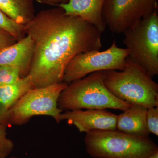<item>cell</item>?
<instances>
[{
    "label": "cell",
    "instance_id": "cell-13",
    "mask_svg": "<svg viewBox=\"0 0 158 158\" xmlns=\"http://www.w3.org/2000/svg\"><path fill=\"white\" fill-rule=\"evenodd\" d=\"M34 0H0V10L15 22L25 26L35 16Z\"/></svg>",
    "mask_w": 158,
    "mask_h": 158
},
{
    "label": "cell",
    "instance_id": "cell-17",
    "mask_svg": "<svg viewBox=\"0 0 158 158\" xmlns=\"http://www.w3.org/2000/svg\"><path fill=\"white\" fill-rule=\"evenodd\" d=\"M8 126L0 124V158H7L13 150L14 144L7 137Z\"/></svg>",
    "mask_w": 158,
    "mask_h": 158
},
{
    "label": "cell",
    "instance_id": "cell-9",
    "mask_svg": "<svg viewBox=\"0 0 158 158\" xmlns=\"http://www.w3.org/2000/svg\"><path fill=\"white\" fill-rule=\"evenodd\" d=\"M117 115L106 110H66L60 115V121L74 125L81 133L93 130H116Z\"/></svg>",
    "mask_w": 158,
    "mask_h": 158
},
{
    "label": "cell",
    "instance_id": "cell-12",
    "mask_svg": "<svg viewBox=\"0 0 158 158\" xmlns=\"http://www.w3.org/2000/svg\"><path fill=\"white\" fill-rule=\"evenodd\" d=\"M147 109L141 105H131L117 115L116 129L132 135L148 137L150 133L146 122Z\"/></svg>",
    "mask_w": 158,
    "mask_h": 158
},
{
    "label": "cell",
    "instance_id": "cell-8",
    "mask_svg": "<svg viewBox=\"0 0 158 158\" xmlns=\"http://www.w3.org/2000/svg\"><path fill=\"white\" fill-rule=\"evenodd\" d=\"M158 9V0H105L102 17L110 31L121 34Z\"/></svg>",
    "mask_w": 158,
    "mask_h": 158
},
{
    "label": "cell",
    "instance_id": "cell-2",
    "mask_svg": "<svg viewBox=\"0 0 158 158\" xmlns=\"http://www.w3.org/2000/svg\"><path fill=\"white\" fill-rule=\"evenodd\" d=\"M104 83L116 97L131 105L158 107V85L128 58L123 70L103 71Z\"/></svg>",
    "mask_w": 158,
    "mask_h": 158
},
{
    "label": "cell",
    "instance_id": "cell-1",
    "mask_svg": "<svg viewBox=\"0 0 158 158\" xmlns=\"http://www.w3.org/2000/svg\"><path fill=\"white\" fill-rule=\"evenodd\" d=\"M57 7L40 11L25 26L34 43L28 74L34 88L63 82L66 66L74 57L102 47V34L97 29Z\"/></svg>",
    "mask_w": 158,
    "mask_h": 158
},
{
    "label": "cell",
    "instance_id": "cell-23",
    "mask_svg": "<svg viewBox=\"0 0 158 158\" xmlns=\"http://www.w3.org/2000/svg\"><path fill=\"white\" fill-rule=\"evenodd\" d=\"M20 158L19 157H9V158Z\"/></svg>",
    "mask_w": 158,
    "mask_h": 158
},
{
    "label": "cell",
    "instance_id": "cell-5",
    "mask_svg": "<svg viewBox=\"0 0 158 158\" xmlns=\"http://www.w3.org/2000/svg\"><path fill=\"white\" fill-rule=\"evenodd\" d=\"M128 58L152 77L158 75L157 10L143 18L123 32Z\"/></svg>",
    "mask_w": 158,
    "mask_h": 158
},
{
    "label": "cell",
    "instance_id": "cell-20",
    "mask_svg": "<svg viewBox=\"0 0 158 158\" xmlns=\"http://www.w3.org/2000/svg\"><path fill=\"white\" fill-rule=\"evenodd\" d=\"M11 116L10 110L3 107L0 104V124L9 126L10 124Z\"/></svg>",
    "mask_w": 158,
    "mask_h": 158
},
{
    "label": "cell",
    "instance_id": "cell-10",
    "mask_svg": "<svg viewBox=\"0 0 158 158\" xmlns=\"http://www.w3.org/2000/svg\"><path fill=\"white\" fill-rule=\"evenodd\" d=\"M34 51V40L27 35L14 44L0 49V65L14 67L23 77L28 75Z\"/></svg>",
    "mask_w": 158,
    "mask_h": 158
},
{
    "label": "cell",
    "instance_id": "cell-19",
    "mask_svg": "<svg viewBox=\"0 0 158 158\" xmlns=\"http://www.w3.org/2000/svg\"><path fill=\"white\" fill-rule=\"evenodd\" d=\"M17 41L11 34L0 30V49L14 44Z\"/></svg>",
    "mask_w": 158,
    "mask_h": 158
},
{
    "label": "cell",
    "instance_id": "cell-18",
    "mask_svg": "<svg viewBox=\"0 0 158 158\" xmlns=\"http://www.w3.org/2000/svg\"><path fill=\"white\" fill-rule=\"evenodd\" d=\"M146 122L150 133L158 135V107L148 108Z\"/></svg>",
    "mask_w": 158,
    "mask_h": 158
},
{
    "label": "cell",
    "instance_id": "cell-16",
    "mask_svg": "<svg viewBox=\"0 0 158 158\" xmlns=\"http://www.w3.org/2000/svg\"><path fill=\"white\" fill-rule=\"evenodd\" d=\"M21 77L16 69L9 65H0V87L14 83Z\"/></svg>",
    "mask_w": 158,
    "mask_h": 158
},
{
    "label": "cell",
    "instance_id": "cell-21",
    "mask_svg": "<svg viewBox=\"0 0 158 158\" xmlns=\"http://www.w3.org/2000/svg\"><path fill=\"white\" fill-rule=\"evenodd\" d=\"M37 2L45 5L58 6L59 5L68 2V0H35Z\"/></svg>",
    "mask_w": 158,
    "mask_h": 158
},
{
    "label": "cell",
    "instance_id": "cell-4",
    "mask_svg": "<svg viewBox=\"0 0 158 158\" xmlns=\"http://www.w3.org/2000/svg\"><path fill=\"white\" fill-rule=\"evenodd\" d=\"M86 149L95 158H148L158 151L148 137L132 135L118 130H93L86 133Z\"/></svg>",
    "mask_w": 158,
    "mask_h": 158
},
{
    "label": "cell",
    "instance_id": "cell-6",
    "mask_svg": "<svg viewBox=\"0 0 158 158\" xmlns=\"http://www.w3.org/2000/svg\"><path fill=\"white\" fill-rule=\"evenodd\" d=\"M67 84L62 82L43 88H33L10 109V124L21 125L35 116H49L57 123L63 110L58 106L60 94Z\"/></svg>",
    "mask_w": 158,
    "mask_h": 158
},
{
    "label": "cell",
    "instance_id": "cell-11",
    "mask_svg": "<svg viewBox=\"0 0 158 158\" xmlns=\"http://www.w3.org/2000/svg\"><path fill=\"white\" fill-rule=\"evenodd\" d=\"M105 0H68L59 7L65 14L76 16L94 26L101 33L104 32L106 24L102 17V9Z\"/></svg>",
    "mask_w": 158,
    "mask_h": 158
},
{
    "label": "cell",
    "instance_id": "cell-22",
    "mask_svg": "<svg viewBox=\"0 0 158 158\" xmlns=\"http://www.w3.org/2000/svg\"><path fill=\"white\" fill-rule=\"evenodd\" d=\"M148 158H158V151L150 156Z\"/></svg>",
    "mask_w": 158,
    "mask_h": 158
},
{
    "label": "cell",
    "instance_id": "cell-3",
    "mask_svg": "<svg viewBox=\"0 0 158 158\" xmlns=\"http://www.w3.org/2000/svg\"><path fill=\"white\" fill-rule=\"evenodd\" d=\"M131 105L109 91L104 83L103 71L90 73L68 84L58 101V107L63 111L112 109L123 111Z\"/></svg>",
    "mask_w": 158,
    "mask_h": 158
},
{
    "label": "cell",
    "instance_id": "cell-14",
    "mask_svg": "<svg viewBox=\"0 0 158 158\" xmlns=\"http://www.w3.org/2000/svg\"><path fill=\"white\" fill-rule=\"evenodd\" d=\"M34 88L29 75L16 81L0 87V104L9 110L28 91Z\"/></svg>",
    "mask_w": 158,
    "mask_h": 158
},
{
    "label": "cell",
    "instance_id": "cell-15",
    "mask_svg": "<svg viewBox=\"0 0 158 158\" xmlns=\"http://www.w3.org/2000/svg\"><path fill=\"white\" fill-rule=\"evenodd\" d=\"M0 30L11 34L17 41L23 39L27 35L25 26L15 22L1 10Z\"/></svg>",
    "mask_w": 158,
    "mask_h": 158
},
{
    "label": "cell",
    "instance_id": "cell-7",
    "mask_svg": "<svg viewBox=\"0 0 158 158\" xmlns=\"http://www.w3.org/2000/svg\"><path fill=\"white\" fill-rule=\"evenodd\" d=\"M128 56V51L117 46L115 40L106 50H93L78 54L66 66L63 82L68 85L96 72L123 70Z\"/></svg>",
    "mask_w": 158,
    "mask_h": 158
}]
</instances>
